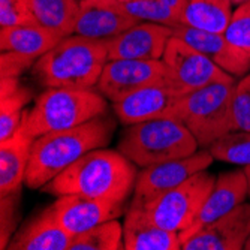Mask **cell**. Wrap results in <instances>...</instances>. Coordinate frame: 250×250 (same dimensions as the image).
I'll use <instances>...</instances> for the list:
<instances>
[{
	"mask_svg": "<svg viewBox=\"0 0 250 250\" xmlns=\"http://www.w3.org/2000/svg\"><path fill=\"white\" fill-rule=\"evenodd\" d=\"M136 175V165L122 151L102 147L84 154L41 190L53 196L83 195L95 199L126 202L133 192Z\"/></svg>",
	"mask_w": 250,
	"mask_h": 250,
	"instance_id": "1",
	"label": "cell"
},
{
	"mask_svg": "<svg viewBox=\"0 0 250 250\" xmlns=\"http://www.w3.org/2000/svg\"><path fill=\"white\" fill-rule=\"evenodd\" d=\"M116 130V119L102 114L80 126L45 133L33 141L26 186L41 189L88 151L106 147Z\"/></svg>",
	"mask_w": 250,
	"mask_h": 250,
	"instance_id": "2",
	"label": "cell"
},
{
	"mask_svg": "<svg viewBox=\"0 0 250 250\" xmlns=\"http://www.w3.org/2000/svg\"><path fill=\"white\" fill-rule=\"evenodd\" d=\"M108 60L105 41L74 33L41 56L32 71L47 88H96Z\"/></svg>",
	"mask_w": 250,
	"mask_h": 250,
	"instance_id": "3",
	"label": "cell"
},
{
	"mask_svg": "<svg viewBox=\"0 0 250 250\" xmlns=\"http://www.w3.org/2000/svg\"><path fill=\"white\" fill-rule=\"evenodd\" d=\"M106 98L96 88H47L32 109L24 112L21 129L33 140L39 136L80 126L106 114Z\"/></svg>",
	"mask_w": 250,
	"mask_h": 250,
	"instance_id": "4",
	"label": "cell"
},
{
	"mask_svg": "<svg viewBox=\"0 0 250 250\" xmlns=\"http://www.w3.org/2000/svg\"><path fill=\"white\" fill-rule=\"evenodd\" d=\"M192 132L175 119H156L126 126L117 150L136 167L147 168L198 151Z\"/></svg>",
	"mask_w": 250,
	"mask_h": 250,
	"instance_id": "5",
	"label": "cell"
},
{
	"mask_svg": "<svg viewBox=\"0 0 250 250\" xmlns=\"http://www.w3.org/2000/svg\"><path fill=\"white\" fill-rule=\"evenodd\" d=\"M235 83H214L181 96L174 119L192 132L201 148H208L232 130L231 99Z\"/></svg>",
	"mask_w": 250,
	"mask_h": 250,
	"instance_id": "6",
	"label": "cell"
},
{
	"mask_svg": "<svg viewBox=\"0 0 250 250\" xmlns=\"http://www.w3.org/2000/svg\"><path fill=\"white\" fill-rule=\"evenodd\" d=\"M214 183L213 174L207 169L199 171L177 188L144 202L140 208L153 223L180 234L192 225Z\"/></svg>",
	"mask_w": 250,
	"mask_h": 250,
	"instance_id": "7",
	"label": "cell"
},
{
	"mask_svg": "<svg viewBox=\"0 0 250 250\" xmlns=\"http://www.w3.org/2000/svg\"><path fill=\"white\" fill-rule=\"evenodd\" d=\"M213 161L214 157L208 148H201L188 157L143 168L136 175L133 196L129 206L140 207L144 202L177 188L193 174L207 169Z\"/></svg>",
	"mask_w": 250,
	"mask_h": 250,
	"instance_id": "8",
	"label": "cell"
},
{
	"mask_svg": "<svg viewBox=\"0 0 250 250\" xmlns=\"http://www.w3.org/2000/svg\"><path fill=\"white\" fill-rule=\"evenodd\" d=\"M162 60L168 67L171 80L186 93L214 83L235 81L210 57L175 36L169 39Z\"/></svg>",
	"mask_w": 250,
	"mask_h": 250,
	"instance_id": "9",
	"label": "cell"
},
{
	"mask_svg": "<svg viewBox=\"0 0 250 250\" xmlns=\"http://www.w3.org/2000/svg\"><path fill=\"white\" fill-rule=\"evenodd\" d=\"M172 81L165 62L161 60H108L96 90L116 104L136 90L151 84ZM174 83V81H172ZM175 84V83H174ZM185 92V90H183Z\"/></svg>",
	"mask_w": 250,
	"mask_h": 250,
	"instance_id": "10",
	"label": "cell"
},
{
	"mask_svg": "<svg viewBox=\"0 0 250 250\" xmlns=\"http://www.w3.org/2000/svg\"><path fill=\"white\" fill-rule=\"evenodd\" d=\"M186 95L172 81L157 83L136 90L112 104L114 114L125 126L156 119H174L181 96Z\"/></svg>",
	"mask_w": 250,
	"mask_h": 250,
	"instance_id": "11",
	"label": "cell"
},
{
	"mask_svg": "<svg viewBox=\"0 0 250 250\" xmlns=\"http://www.w3.org/2000/svg\"><path fill=\"white\" fill-rule=\"evenodd\" d=\"M126 202L87 198L83 195H63L51 204L57 223L72 237L81 235L95 226L119 219Z\"/></svg>",
	"mask_w": 250,
	"mask_h": 250,
	"instance_id": "12",
	"label": "cell"
},
{
	"mask_svg": "<svg viewBox=\"0 0 250 250\" xmlns=\"http://www.w3.org/2000/svg\"><path fill=\"white\" fill-rule=\"evenodd\" d=\"M250 235V202L202 226L181 243V250H241Z\"/></svg>",
	"mask_w": 250,
	"mask_h": 250,
	"instance_id": "13",
	"label": "cell"
},
{
	"mask_svg": "<svg viewBox=\"0 0 250 250\" xmlns=\"http://www.w3.org/2000/svg\"><path fill=\"white\" fill-rule=\"evenodd\" d=\"M172 38V27L138 22L123 33L106 39L109 60H161Z\"/></svg>",
	"mask_w": 250,
	"mask_h": 250,
	"instance_id": "14",
	"label": "cell"
},
{
	"mask_svg": "<svg viewBox=\"0 0 250 250\" xmlns=\"http://www.w3.org/2000/svg\"><path fill=\"white\" fill-rule=\"evenodd\" d=\"M249 198V185H247V177L244 174V169H235L222 172L219 177H216V183L202 204V207L192 222V225L183 232H180L178 237L183 243L188 237L195 234L202 226H206L225 214L231 213L238 206Z\"/></svg>",
	"mask_w": 250,
	"mask_h": 250,
	"instance_id": "15",
	"label": "cell"
},
{
	"mask_svg": "<svg viewBox=\"0 0 250 250\" xmlns=\"http://www.w3.org/2000/svg\"><path fill=\"white\" fill-rule=\"evenodd\" d=\"M138 22L119 0H83L74 33L106 41Z\"/></svg>",
	"mask_w": 250,
	"mask_h": 250,
	"instance_id": "16",
	"label": "cell"
},
{
	"mask_svg": "<svg viewBox=\"0 0 250 250\" xmlns=\"http://www.w3.org/2000/svg\"><path fill=\"white\" fill-rule=\"evenodd\" d=\"M172 36L183 39L190 47L210 57L217 66H220L225 72H228L234 78L244 77L250 71V62L244 59L226 41L223 33L207 32L189 27L186 24H178L172 27Z\"/></svg>",
	"mask_w": 250,
	"mask_h": 250,
	"instance_id": "17",
	"label": "cell"
},
{
	"mask_svg": "<svg viewBox=\"0 0 250 250\" xmlns=\"http://www.w3.org/2000/svg\"><path fill=\"white\" fill-rule=\"evenodd\" d=\"M74 237L57 223L51 206L26 222L9 240V250H71Z\"/></svg>",
	"mask_w": 250,
	"mask_h": 250,
	"instance_id": "18",
	"label": "cell"
},
{
	"mask_svg": "<svg viewBox=\"0 0 250 250\" xmlns=\"http://www.w3.org/2000/svg\"><path fill=\"white\" fill-rule=\"evenodd\" d=\"M125 250H181L177 232L153 223L143 208L129 206L123 222Z\"/></svg>",
	"mask_w": 250,
	"mask_h": 250,
	"instance_id": "19",
	"label": "cell"
},
{
	"mask_svg": "<svg viewBox=\"0 0 250 250\" xmlns=\"http://www.w3.org/2000/svg\"><path fill=\"white\" fill-rule=\"evenodd\" d=\"M33 141L20 127L9 140L0 143V195L21 190L26 183Z\"/></svg>",
	"mask_w": 250,
	"mask_h": 250,
	"instance_id": "20",
	"label": "cell"
},
{
	"mask_svg": "<svg viewBox=\"0 0 250 250\" xmlns=\"http://www.w3.org/2000/svg\"><path fill=\"white\" fill-rule=\"evenodd\" d=\"M63 39L41 24L0 27V50L39 59Z\"/></svg>",
	"mask_w": 250,
	"mask_h": 250,
	"instance_id": "21",
	"label": "cell"
},
{
	"mask_svg": "<svg viewBox=\"0 0 250 250\" xmlns=\"http://www.w3.org/2000/svg\"><path fill=\"white\" fill-rule=\"evenodd\" d=\"M231 0H189L181 24L207 32L223 33L232 17Z\"/></svg>",
	"mask_w": 250,
	"mask_h": 250,
	"instance_id": "22",
	"label": "cell"
},
{
	"mask_svg": "<svg viewBox=\"0 0 250 250\" xmlns=\"http://www.w3.org/2000/svg\"><path fill=\"white\" fill-rule=\"evenodd\" d=\"M41 26L66 38L75 32L80 0H29Z\"/></svg>",
	"mask_w": 250,
	"mask_h": 250,
	"instance_id": "23",
	"label": "cell"
},
{
	"mask_svg": "<svg viewBox=\"0 0 250 250\" xmlns=\"http://www.w3.org/2000/svg\"><path fill=\"white\" fill-rule=\"evenodd\" d=\"M123 225L117 219L106 220L90 231L74 237L71 250H122Z\"/></svg>",
	"mask_w": 250,
	"mask_h": 250,
	"instance_id": "24",
	"label": "cell"
},
{
	"mask_svg": "<svg viewBox=\"0 0 250 250\" xmlns=\"http://www.w3.org/2000/svg\"><path fill=\"white\" fill-rule=\"evenodd\" d=\"M208 151L216 161L232 164L238 167L250 165V132L231 130L216 140Z\"/></svg>",
	"mask_w": 250,
	"mask_h": 250,
	"instance_id": "25",
	"label": "cell"
},
{
	"mask_svg": "<svg viewBox=\"0 0 250 250\" xmlns=\"http://www.w3.org/2000/svg\"><path fill=\"white\" fill-rule=\"evenodd\" d=\"M123 5L126 11L140 22H154L168 27L181 24V18L162 0H132Z\"/></svg>",
	"mask_w": 250,
	"mask_h": 250,
	"instance_id": "26",
	"label": "cell"
},
{
	"mask_svg": "<svg viewBox=\"0 0 250 250\" xmlns=\"http://www.w3.org/2000/svg\"><path fill=\"white\" fill-rule=\"evenodd\" d=\"M223 35L226 41L250 62V0L237 6Z\"/></svg>",
	"mask_w": 250,
	"mask_h": 250,
	"instance_id": "27",
	"label": "cell"
},
{
	"mask_svg": "<svg viewBox=\"0 0 250 250\" xmlns=\"http://www.w3.org/2000/svg\"><path fill=\"white\" fill-rule=\"evenodd\" d=\"M231 129L250 132V74L235 83L231 99Z\"/></svg>",
	"mask_w": 250,
	"mask_h": 250,
	"instance_id": "28",
	"label": "cell"
},
{
	"mask_svg": "<svg viewBox=\"0 0 250 250\" xmlns=\"http://www.w3.org/2000/svg\"><path fill=\"white\" fill-rule=\"evenodd\" d=\"M39 24L29 0H0V27Z\"/></svg>",
	"mask_w": 250,
	"mask_h": 250,
	"instance_id": "29",
	"label": "cell"
},
{
	"mask_svg": "<svg viewBox=\"0 0 250 250\" xmlns=\"http://www.w3.org/2000/svg\"><path fill=\"white\" fill-rule=\"evenodd\" d=\"M20 193L21 190L12 192V193H6V195H0V247L6 249L9 240L14 237V234L17 232V225L20 220Z\"/></svg>",
	"mask_w": 250,
	"mask_h": 250,
	"instance_id": "30",
	"label": "cell"
},
{
	"mask_svg": "<svg viewBox=\"0 0 250 250\" xmlns=\"http://www.w3.org/2000/svg\"><path fill=\"white\" fill-rule=\"evenodd\" d=\"M36 59L22 56L12 51H2L0 64H2V74L0 78H18L27 67H33Z\"/></svg>",
	"mask_w": 250,
	"mask_h": 250,
	"instance_id": "31",
	"label": "cell"
},
{
	"mask_svg": "<svg viewBox=\"0 0 250 250\" xmlns=\"http://www.w3.org/2000/svg\"><path fill=\"white\" fill-rule=\"evenodd\" d=\"M162 2H164L168 8H171V9L181 18V15H183L185 8H186V5H188L189 0H162Z\"/></svg>",
	"mask_w": 250,
	"mask_h": 250,
	"instance_id": "32",
	"label": "cell"
},
{
	"mask_svg": "<svg viewBox=\"0 0 250 250\" xmlns=\"http://www.w3.org/2000/svg\"><path fill=\"white\" fill-rule=\"evenodd\" d=\"M244 174L247 177V185H249V199H250V165L249 167H244Z\"/></svg>",
	"mask_w": 250,
	"mask_h": 250,
	"instance_id": "33",
	"label": "cell"
},
{
	"mask_svg": "<svg viewBox=\"0 0 250 250\" xmlns=\"http://www.w3.org/2000/svg\"><path fill=\"white\" fill-rule=\"evenodd\" d=\"M244 2H247V0H231L232 6H234V5H235V6H238V5H241V3H244Z\"/></svg>",
	"mask_w": 250,
	"mask_h": 250,
	"instance_id": "34",
	"label": "cell"
},
{
	"mask_svg": "<svg viewBox=\"0 0 250 250\" xmlns=\"http://www.w3.org/2000/svg\"><path fill=\"white\" fill-rule=\"evenodd\" d=\"M244 249H246V250H250V235H249V238H247V241H246V244H244Z\"/></svg>",
	"mask_w": 250,
	"mask_h": 250,
	"instance_id": "35",
	"label": "cell"
},
{
	"mask_svg": "<svg viewBox=\"0 0 250 250\" xmlns=\"http://www.w3.org/2000/svg\"><path fill=\"white\" fill-rule=\"evenodd\" d=\"M119 2H122V3H127V2H132V0H119Z\"/></svg>",
	"mask_w": 250,
	"mask_h": 250,
	"instance_id": "36",
	"label": "cell"
},
{
	"mask_svg": "<svg viewBox=\"0 0 250 250\" xmlns=\"http://www.w3.org/2000/svg\"><path fill=\"white\" fill-rule=\"evenodd\" d=\"M80 2H83V0H80Z\"/></svg>",
	"mask_w": 250,
	"mask_h": 250,
	"instance_id": "37",
	"label": "cell"
}]
</instances>
